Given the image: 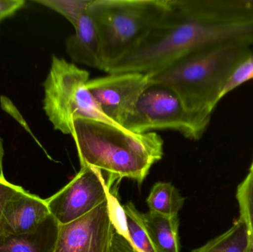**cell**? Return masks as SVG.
I'll list each match as a JSON object with an SVG mask.
<instances>
[{
    "mask_svg": "<svg viewBox=\"0 0 253 252\" xmlns=\"http://www.w3.org/2000/svg\"><path fill=\"white\" fill-rule=\"evenodd\" d=\"M227 38V29L205 13L199 0H169L154 29L106 72L152 73L187 53L221 47Z\"/></svg>",
    "mask_w": 253,
    "mask_h": 252,
    "instance_id": "cell-1",
    "label": "cell"
},
{
    "mask_svg": "<svg viewBox=\"0 0 253 252\" xmlns=\"http://www.w3.org/2000/svg\"><path fill=\"white\" fill-rule=\"evenodd\" d=\"M80 165L105 172L115 183L123 179L143 183L164 155V142L156 132L136 134L102 121L79 118L73 123Z\"/></svg>",
    "mask_w": 253,
    "mask_h": 252,
    "instance_id": "cell-2",
    "label": "cell"
},
{
    "mask_svg": "<svg viewBox=\"0 0 253 252\" xmlns=\"http://www.w3.org/2000/svg\"><path fill=\"white\" fill-rule=\"evenodd\" d=\"M251 53V47L201 49L147 74L149 83L169 87L190 113L209 124L224 87Z\"/></svg>",
    "mask_w": 253,
    "mask_h": 252,
    "instance_id": "cell-3",
    "label": "cell"
},
{
    "mask_svg": "<svg viewBox=\"0 0 253 252\" xmlns=\"http://www.w3.org/2000/svg\"><path fill=\"white\" fill-rule=\"evenodd\" d=\"M169 0H92L104 70L138 47L165 16Z\"/></svg>",
    "mask_w": 253,
    "mask_h": 252,
    "instance_id": "cell-4",
    "label": "cell"
},
{
    "mask_svg": "<svg viewBox=\"0 0 253 252\" xmlns=\"http://www.w3.org/2000/svg\"><path fill=\"white\" fill-rule=\"evenodd\" d=\"M89 75L87 71L65 59L52 56L50 71L43 84V109L54 130L71 135L73 123L79 118L120 127L105 115L87 90Z\"/></svg>",
    "mask_w": 253,
    "mask_h": 252,
    "instance_id": "cell-5",
    "label": "cell"
},
{
    "mask_svg": "<svg viewBox=\"0 0 253 252\" xmlns=\"http://www.w3.org/2000/svg\"><path fill=\"white\" fill-rule=\"evenodd\" d=\"M208 126L190 113L178 95L169 87L149 84L124 128L136 134L171 130L186 139L197 141L204 136Z\"/></svg>",
    "mask_w": 253,
    "mask_h": 252,
    "instance_id": "cell-6",
    "label": "cell"
},
{
    "mask_svg": "<svg viewBox=\"0 0 253 252\" xmlns=\"http://www.w3.org/2000/svg\"><path fill=\"white\" fill-rule=\"evenodd\" d=\"M114 184L105 172L84 166L68 184L45 199L46 203L50 215L59 224H68L107 201Z\"/></svg>",
    "mask_w": 253,
    "mask_h": 252,
    "instance_id": "cell-7",
    "label": "cell"
},
{
    "mask_svg": "<svg viewBox=\"0 0 253 252\" xmlns=\"http://www.w3.org/2000/svg\"><path fill=\"white\" fill-rule=\"evenodd\" d=\"M111 194L88 214L68 224L59 225L54 252H113L116 228Z\"/></svg>",
    "mask_w": 253,
    "mask_h": 252,
    "instance_id": "cell-8",
    "label": "cell"
},
{
    "mask_svg": "<svg viewBox=\"0 0 253 252\" xmlns=\"http://www.w3.org/2000/svg\"><path fill=\"white\" fill-rule=\"evenodd\" d=\"M149 84L147 74L126 72L89 80L86 87L105 115L124 128Z\"/></svg>",
    "mask_w": 253,
    "mask_h": 252,
    "instance_id": "cell-9",
    "label": "cell"
},
{
    "mask_svg": "<svg viewBox=\"0 0 253 252\" xmlns=\"http://www.w3.org/2000/svg\"><path fill=\"white\" fill-rule=\"evenodd\" d=\"M50 215L45 199L23 189L6 204L0 220V235H19L31 232Z\"/></svg>",
    "mask_w": 253,
    "mask_h": 252,
    "instance_id": "cell-10",
    "label": "cell"
},
{
    "mask_svg": "<svg viewBox=\"0 0 253 252\" xmlns=\"http://www.w3.org/2000/svg\"><path fill=\"white\" fill-rule=\"evenodd\" d=\"M75 34L67 38L68 56L76 63L103 71L100 38L88 9L74 26Z\"/></svg>",
    "mask_w": 253,
    "mask_h": 252,
    "instance_id": "cell-11",
    "label": "cell"
},
{
    "mask_svg": "<svg viewBox=\"0 0 253 252\" xmlns=\"http://www.w3.org/2000/svg\"><path fill=\"white\" fill-rule=\"evenodd\" d=\"M59 231V223L50 215L31 232L0 235V252H54Z\"/></svg>",
    "mask_w": 253,
    "mask_h": 252,
    "instance_id": "cell-12",
    "label": "cell"
},
{
    "mask_svg": "<svg viewBox=\"0 0 253 252\" xmlns=\"http://www.w3.org/2000/svg\"><path fill=\"white\" fill-rule=\"evenodd\" d=\"M149 239L156 252H180L179 218L149 211L143 214Z\"/></svg>",
    "mask_w": 253,
    "mask_h": 252,
    "instance_id": "cell-13",
    "label": "cell"
},
{
    "mask_svg": "<svg viewBox=\"0 0 253 252\" xmlns=\"http://www.w3.org/2000/svg\"><path fill=\"white\" fill-rule=\"evenodd\" d=\"M192 252H253L246 227L240 218L226 232Z\"/></svg>",
    "mask_w": 253,
    "mask_h": 252,
    "instance_id": "cell-14",
    "label": "cell"
},
{
    "mask_svg": "<svg viewBox=\"0 0 253 252\" xmlns=\"http://www.w3.org/2000/svg\"><path fill=\"white\" fill-rule=\"evenodd\" d=\"M150 212L168 217L178 216L185 202L179 191L171 183L157 182L153 185L147 197Z\"/></svg>",
    "mask_w": 253,
    "mask_h": 252,
    "instance_id": "cell-15",
    "label": "cell"
},
{
    "mask_svg": "<svg viewBox=\"0 0 253 252\" xmlns=\"http://www.w3.org/2000/svg\"><path fill=\"white\" fill-rule=\"evenodd\" d=\"M123 207L126 216L128 239L140 252H156L147 235L142 213L137 210L132 202L125 204Z\"/></svg>",
    "mask_w": 253,
    "mask_h": 252,
    "instance_id": "cell-16",
    "label": "cell"
},
{
    "mask_svg": "<svg viewBox=\"0 0 253 252\" xmlns=\"http://www.w3.org/2000/svg\"><path fill=\"white\" fill-rule=\"evenodd\" d=\"M236 198L240 213L239 218L246 227L253 252V173H248L239 185Z\"/></svg>",
    "mask_w": 253,
    "mask_h": 252,
    "instance_id": "cell-17",
    "label": "cell"
},
{
    "mask_svg": "<svg viewBox=\"0 0 253 252\" xmlns=\"http://www.w3.org/2000/svg\"><path fill=\"white\" fill-rule=\"evenodd\" d=\"M91 1L92 0H36L34 2L54 10L74 27L87 11Z\"/></svg>",
    "mask_w": 253,
    "mask_h": 252,
    "instance_id": "cell-18",
    "label": "cell"
},
{
    "mask_svg": "<svg viewBox=\"0 0 253 252\" xmlns=\"http://www.w3.org/2000/svg\"><path fill=\"white\" fill-rule=\"evenodd\" d=\"M251 80H253V50L251 56L236 68L224 87L221 97L223 99L229 93Z\"/></svg>",
    "mask_w": 253,
    "mask_h": 252,
    "instance_id": "cell-19",
    "label": "cell"
},
{
    "mask_svg": "<svg viewBox=\"0 0 253 252\" xmlns=\"http://www.w3.org/2000/svg\"><path fill=\"white\" fill-rule=\"evenodd\" d=\"M22 189L23 188L10 183L5 179H0V220H1L4 207L9 200L11 199L15 195L21 192Z\"/></svg>",
    "mask_w": 253,
    "mask_h": 252,
    "instance_id": "cell-20",
    "label": "cell"
},
{
    "mask_svg": "<svg viewBox=\"0 0 253 252\" xmlns=\"http://www.w3.org/2000/svg\"><path fill=\"white\" fill-rule=\"evenodd\" d=\"M25 3L24 0H0V22L15 14Z\"/></svg>",
    "mask_w": 253,
    "mask_h": 252,
    "instance_id": "cell-21",
    "label": "cell"
},
{
    "mask_svg": "<svg viewBox=\"0 0 253 252\" xmlns=\"http://www.w3.org/2000/svg\"><path fill=\"white\" fill-rule=\"evenodd\" d=\"M3 157H4V148H3L2 140L0 137V179H5L3 172Z\"/></svg>",
    "mask_w": 253,
    "mask_h": 252,
    "instance_id": "cell-22",
    "label": "cell"
},
{
    "mask_svg": "<svg viewBox=\"0 0 253 252\" xmlns=\"http://www.w3.org/2000/svg\"><path fill=\"white\" fill-rule=\"evenodd\" d=\"M250 173H253V160L252 164H251V170H250Z\"/></svg>",
    "mask_w": 253,
    "mask_h": 252,
    "instance_id": "cell-23",
    "label": "cell"
}]
</instances>
